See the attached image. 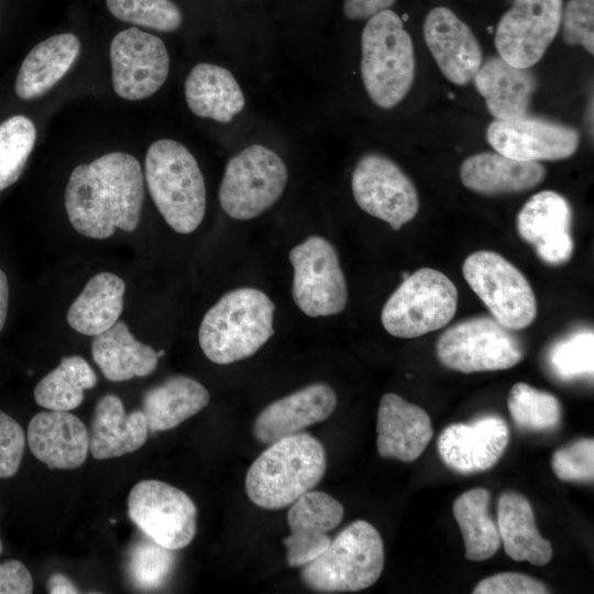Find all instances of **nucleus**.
<instances>
[{"instance_id": "f257e3e1", "label": "nucleus", "mask_w": 594, "mask_h": 594, "mask_svg": "<svg viewBox=\"0 0 594 594\" xmlns=\"http://www.w3.org/2000/svg\"><path fill=\"white\" fill-rule=\"evenodd\" d=\"M143 199L140 163L131 154L112 152L73 169L64 202L78 233L103 240L116 229L133 232L138 228Z\"/></svg>"}, {"instance_id": "f03ea898", "label": "nucleus", "mask_w": 594, "mask_h": 594, "mask_svg": "<svg viewBox=\"0 0 594 594\" xmlns=\"http://www.w3.org/2000/svg\"><path fill=\"white\" fill-rule=\"evenodd\" d=\"M327 455L322 443L298 432L270 443L245 476L250 501L264 509H280L314 490L322 480Z\"/></svg>"}, {"instance_id": "7ed1b4c3", "label": "nucleus", "mask_w": 594, "mask_h": 594, "mask_svg": "<svg viewBox=\"0 0 594 594\" xmlns=\"http://www.w3.org/2000/svg\"><path fill=\"white\" fill-rule=\"evenodd\" d=\"M274 302L258 289L227 293L201 320L198 340L204 354L221 365L253 355L274 334Z\"/></svg>"}, {"instance_id": "20e7f679", "label": "nucleus", "mask_w": 594, "mask_h": 594, "mask_svg": "<svg viewBox=\"0 0 594 594\" xmlns=\"http://www.w3.org/2000/svg\"><path fill=\"white\" fill-rule=\"evenodd\" d=\"M145 179L166 223L177 233L194 232L206 213V185L194 155L170 139L152 143L145 155Z\"/></svg>"}, {"instance_id": "39448f33", "label": "nucleus", "mask_w": 594, "mask_h": 594, "mask_svg": "<svg viewBox=\"0 0 594 594\" xmlns=\"http://www.w3.org/2000/svg\"><path fill=\"white\" fill-rule=\"evenodd\" d=\"M361 76L367 95L382 109L397 106L415 79V53L400 16L391 9L369 18L361 36Z\"/></svg>"}, {"instance_id": "423d86ee", "label": "nucleus", "mask_w": 594, "mask_h": 594, "mask_svg": "<svg viewBox=\"0 0 594 594\" xmlns=\"http://www.w3.org/2000/svg\"><path fill=\"white\" fill-rule=\"evenodd\" d=\"M384 561L380 532L360 519L342 529L321 554L302 565L300 579L317 593L358 592L380 579Z\"/></svg>"}, {"instance_id": "0eeeda50", "label": "nucleus", "mask_w": 594, "mask_h": 594, "mask_svg": "<svg viewBox=\"0 0 594 594\" xmlns=\"http://www.w3.org/2000/svg\"><path fill=\"white\" fill-rule=\"evenodd\" d=\"M457 307L453 282L438 270L422 267L404 278L389 296L381 320L389 334L413 339L447 326Z\"/></svg>"}, {"instance_id": "6e6552de", "label": "nucleus", "mask_w": 594, "mask_h": 594, "mask_svg": "<svg viewBox=\"0 0 594 594\" xmlns=\"http://www.w3.org/2000/svg\"><path fill=\"white\" fill-rule=\"evenodd\" d=\"M288 180L284 161L272 150L253 144L229 160L219 188L223 211L250 220L271 208Z\"/></svg>"}, {"instance_id": "1a4fd4ad", "label": "nucleus", "mask_w": 594, "mask_h": 594, "mask_svg": "<svg viewBox=\"0 0 594 594\" xmlns=\"http://www.w3.org/2000/svg\"><path fill=\"white\" fill-rule=\"evenodd\" d=\"M436 352L442 365L462 373L507 370L524 356L513 330L492 316L472 317L451 326L440 336Z\"/></svg>"}, {"instance_id": "9d476101", "label": "nucleus", "mask_w": 594, "mask_h": 594, "mask_svg": "<svg viewBox=\"0 0 594 594\" xmlns=\"http://www.w3.org/2000/svg\"><path fill=\"white\" fill-rule=\"evenodd\" d=\"M462 272L499 323L512 330L532 323L537 315L535 293L525 275L504 256L486 250L473 252L465 258Z\"/></svg>"}, {"instance_id": "9b49d317", "label": "nucleus", "mask_w": 594, "mask_h": 594, "mask_svg": "<svg viewBox=\"0 0 594 594\" xmlns=\"http://www.w3.org/2000/svg\"><path fill=\"white\" fill-rule=\"evenodd\" d=\"M294 268L293 299L309 317H327L344 310L348 286L333 244L311 235L288 254Z\"/></svg>"}, {"instance_id": "f8f14e48", "label": "nucleus", "mask_w": 594, "mask_h": 594, "mask_svg": "<svg viewBox=\"0 0 594 594\" xmlns=\"http://www.w3.org/2000/svg\"><path fill=\"white\" fill-rule=\"evenodd\" d=\"M128 513L146 537L164 548L180 550L196 536V505L185 492L168 483L138 482L128 496Z\"/></svg>"}, {"instance_id": "ddd939ff", "label": "nucleus", "mask_w": 594, "mask_h": 594, "mask_svg": "<svg viewBox=\"0 0 594 594\" xmlns=\"http://www.w3.org/2000/svg\"><path fill=\"white\" fill-rule=\"evenodd\" d=\"M352 193L366 213L399 230L419 210V197L411 179L391 158L369 153L362 156L352 174Z\"/></svg>"}, {"instance_id": "4468645a", "label": "nucleus", "mask_w": 594, "mask_h": 594, "mask_svg": "<svg viewBox=\"0 0 594 594\" xmlns=\"http://www.w3.org/2000/svg\"><path fill=\"white\" fill-rule=\"evenodd\" d=\"M563 0H514L496 28L499 57L520 68L536 65L560 30Z\"/></svg>"}, {"instance_id": "2eb2a0df", "label": "nucleus", "mask_w": 594, "mask_h": 594, "mask_svg": "<svg viewBox=\"0 0 594 594\" xmlns=\"http://www.w3.org/2000/svg\"><path fill=\"white\" fill-rule=\"evenodd\" d=\"M112 86L127 100L152 96L165 82L169 55L156 35L130 28L119 32L110 45Z\"/></svg>"}, {"instance_id": "dca6fc26", "label": "nucleus", "mask_w": 594, "mask_h": 594, "mask_svg": "<svg viewBox=\"0 0 594 594\" xmlns=\"http://www.w3.org/2000/svg\"><path fill=\"white\" fill-rule=\"evenodd\" d=\"M486 139L499 154L518 161H559L571 157L580 144L579 132L569 125L530 117L494 120Z\"/></svg>"}, {"instance_id": "f3484780", "label": "nucleus", "mask_w": 594, "mask_h": 594, "mask_svg": "<svg viewBox=\"0 0 594 594\" xmlns=\"http://www.w3.org/2000/svg\"><path fill=\"white\" fill-rule=\"evenodd\" d=\"M509 442V429L497 416L481 417L471 424H452L438 439L444 464L460 473L474 474L493 468Z\"/></svg>"}, {"instance_id": "a211bd4d", "label": "nucleus", "mask_w": 594, "mask_h": 594, "mask_svg": "<svg viewBox=\"0 0 594 594\" xmlns=\"http://www.w3.org/2000/svg\"><path fill=\"white\" fill-rule=\"evenodd\" d=\"M426 44L451 82H471L483 63L481 45L471 28L446 7H436L424 22Z\"/></svg>"}, {"instance_id": "6ab92c4d", "label": "nucleus", "mask_w": 594, "mask_h": 594, "mask_svg": "<svg viewBox=\"0 0 594 594\" xmlns=\"http://www.w3.org/2000/svg\"><path fill=\"white\" fill-rule=\"evenodd\" d=\"M342 504L321 491H309L296 499L287 513L290 534L283 540L289 566L307 564L329 546L328 532L343 518Z\"/></svg>"}, {"instance_id": "aec40b11", "label": "nucleus", "mask_w": 594, "mask_h": 594, "mask_svg": "<svg viewBox=\"0 0 594 594\" xmlns=\"http://www.w3.org/2000/svg\"><path fill=\"white\" fill-rule=\"evenodd\" d=\"M337 394L326 383H314L268 404L255 418V439L270 444L329 418L337 407Z\"/></svg>"}, {"instance_id": "412c9836", "label": "nucleus", "mask_w": 594, "mask_h": 594, "mask_svg": "<svg viewBox=\"0 0 594 594\" xmlns=\"http://www.w3.org/2000/svg\"><path fill=\"white\" fill-rule=\"evenodd\" d=\"M26 438L33 455L52 470L77 469L89 452V431L69 411L37 413L28 426Z\"/></svg>"}, {"instance_id": "4be33fe9", "label": "nucleus", "mask_w": 594, "mask_h": 594, "mask_svg": "<svg viewBox=\"0 0 594 594\" xmlns=\"http://www.w3.org/2000/svg\"><path fill=\"white\" fill-rule=\"evenodd\" d=\"M376 433V448L382 458L411 462L422 454L433 430L425 409L387 393L377 409Z\"/></svg>"}, {"instance_id": "5701e85b", "label": "nucleus", "mask_w": 594, "mask_h": 594, "mask_svg": "<svg viewBox=\"0 0 594 594\" xmlns=\"http://www.w3.org/2000/svg\"><path fill=\"white\" fill-rule=\"evenodd\" d=\"M473 81L496 120L528 114L537 88V79L530 68L516 67L499 56H493L482 63Z\"/></svg>"}, {"instance_id": "b1692460", "label": "nucleus", "mask_w": 594, "mask_h": 594, "mask_svg": "<svg viewBox=\"0 0 594 594\" xmlns=\"http://www.w3.org/2000/svg\"><path fill=\"white\" fill-rule=\"evenodd\" d=\"M148 427L142 410L125 413L122 400L107 394L95 408L89 431V451L97 460L131 453L146 441Z\"/></svg>"}, {"instance_id": "393cba45", "label": "nucleus", "mask_w": 594, "mask_h": 594, "mask_svg": "<svg viewBox=\"0 0 594 594\" xmlns=\"http://www.w3.org/2000/svg\"><path fill=\"white\" fill-rule=\"evenodd\" d=\"M544 176L546 168L539 162L518 161L497 152L472 155L460 168V178L466 188L490 196L529 190Z\"/></svg>"}, {"instance_id": "a878e982", "label": "nucleus", "mask_w": 594, "mask_h": 594, "mask_svg": "<svg viewBox=\"0 0 594 594\" xmlns=\"http://www.w3.org/2000/svg\"><path fill=\"white\" fill-rule=\"evenodd\" d=\"M185 97L190 111L200 118L229 123L245 106L234 76L227 68L200 63L185 80Z\"/></svg>"}, {"instance_id": "bb28decb", "label": "nucleus", "mask_w": 594, "mask_h": 594, "mask_svg": "<svg viewBox=\"0 0 594 594\" xmlns=\"http://www.w3.org/2000/svg\"><path fill=\"white\" fill-rule=\"evenodd\" d=\"M497 527L505 553L515 561L546 565L552 558V546L539 532L529 501L516 492L498 498Z\"/></svg>"}, {"instance_id": "cd10ccee", "label": "nucleus", "mask_w": 594, "mask_h": 594, "mask_svg": "<svg viewBox=\"0 0 594 594\" xmlns=\"http://www.w3.org/2000/svg\"><path fill=\"white\" fill-rule=\"evenodd\" d=\"M79 53L80 41L73 33L53 35L36 44L18 73L16 96L31 100L47 92L66 75Z\"/></svg>"}, {"instance_id": "c85d7f7f", "label": "nucleus", "mask_w": 594, "mask_h": 594, "mask_svg": "<svg viewBox=\"0 0 594 594\" xmlns=\"http://www.w3.org/2000/svg\"><path fill=\"white\" fill-rule=\"evenodd\" d=\"M91 355L111 382L146 376L156 369L160 359L153 348L135 339L127 323L120 320L94 337Z\"/></svg>"}, {"instance_id": "c756f323", "label": "nucleus", "mask_w": 594, "mask_h": 594, "mask_svg": "<svg viewBox=\"0 0 594 594\" xmlns=\"http://www.w3.org/2000/svg\"><path fill=\"white\" fill-rule=\"evenodd\" d=\"M210 395L198 381L176 375L147 389L142 398V411L148 430L166 431L201 411Z\"/></svg>"}, {"instance_id": "7c9ffc66", "label": "nucleus", "mask_w": 594, "mask_h": 594, "mask_svg": "<svg viewBox=\"0 0 594 594\" xmlns=\"http://www.w3.org/2000/svg\"><path fill=\"white\" fill-rule=\"evenodd\" d=\"M125 283L110 272L92 276L67 311L68 324L78 333L95 337L118 320L123 309Z\"/></svg>"}, {"instance_id": "2f4dec72", "label": "nucleus", "mask_w": 594, "mask_h": 594, "mask_svg": "<svg viewBox=\"0 0 594 594\" xmlns=\"http://www.w3.org/2000/svg\"><path fill=\"white\" fill-rule=\"evenodd\" d=\"M491 493L476 487L461 494L453 504V515L460 527L470 561H485L501 547L497 522L490 514Z\"/></svg>"}, {"instance_id": "473e14b6", "label": "nucleus", "mask_w": 594, "mask_h": 594, "mask_svg": "<svg viewBox=\"0 0 594 594\" xmlns=\"http://www.w3.org/2000/svg\"><path fill=\"white\" fill-rule=\"evenodd\" d=\"M97 382L95 371L84 358L65 356L37 383L34 399L45 409L70 411L84 402V392L94 388Z\"/></svg>"}, {"instance_id": "72a5a7b5", "label": "nucleus", "mask_w": 594, "mask_h": 594, "mask_svg": "<svg viewBox=\"0 0 594 594\" xmlns=\"http://www.w3.org/2000/svg\"><path fill=\"white\" fill-rule=\"evenodd\" d=\"M572 209L560 194L543 190L531 196L517 216V231L522 240L536 245L547 239L571 233Z\"/></svg>"}, {"instance_id": "f704fd0d", "label": "nucleus", "mask_w": 594, "mask_h": 594, "mask_svg": "<svg viewBox=\"0 0 594 594\" xmlns=\"http://www.w3.org/2000/svg\"><path fill=\"white\" fill-rule=\"evenodd\" d=\"M507 406L515 425L527 431L554 429L562 418V407L554 395L522 382L510 388Z\"/></svg>"}, {"instance_id": "c9c22d12", "label": "nucleus", "mask_w": 594, "mask_h": 594, "mask_svg": "<svg viewBox=\"0 0 594 594\" xmlns=\"http://www.w3.org/2000/svg\"><path fill=\"white\" fill-rule=\"evenodd\" d=\"M35 140L36 128L24 116H13L0 123V191L20 178Z\"/></svg>"}, {"instance_id": "e433bc0d", "label": "nucleus", "mask_w": 594, "mask_h": 594, "mask_svg": "<svg viewBox=\"0 0 594 594\" xmlns=\"http://www.w3.org/2000/svg\"><path fill=\"white\" fill-rule=\"evenodd\" d=\"M110 13L123 22L156 30L176 31L183 12L172 0H106Z\"/></svg>"}, {"instance_id": "4c0bfd02", "label": "nucleus", "mask_w": 594, "mask_h": 594, "mask_svg": "<svg viewBox=\"0 0 594 594\" xmlns=\"http://www.w3.org/2000/svg\"><path fill=\"white\" fill-rule=\"evenodd\" d=\"M174 563V550L164 548L145 536L131 551L128 572L134 586L153 590L167 581Z\"/></svg>"}, {"instance_id": "58836bf2", "label": "nucleus", "mask_w": 594, "mask_h": 594, "mask_svg": "<svg viewBox=\"0 0 594 594\" xmlns=\"http://www.w3.org/2000/svg\"><path fill=\"white\" fill-rule=\"evenodd\" d=\"M594 336L592 330L578 331L557 342L549 352L553 373L572 381L593 375Z\"/></svg>"}, {"instance_id": "ea45409f", "label": "nucleus", "mask_w": 594, "mask_h": 594, "mask_svg": "<svg viewBox=\"0 0 594 594\" xmlns=\"http://www.w3.org/2000/svg\"><path fill=\"white\" fill-rule=\"evenodd\" d=\"M556 476L564 482H593L594 441L579 439L557 450L551 460Z\"/></svg>"}, {"instance_id": "a19ab883", "label": "nucleus", "mask_w": 594, "mask_h": 594, "mask_svg": "<svg viewBox=\"0 0 594 594\" xmlns=\"http://www.w3.org/2000/svg\"><path fill=\"white\" fill-rule=\"evenodd\" d=\"M563 41L594 54V0H569L562 10Z\"/></svg>"}, {"instance_id": "79ce46f5", "label": "nucleus", "mask_w": 594, "mask_h": 594, "mask_svg": "<svg viewBox=\"0 0 594 594\" xmlns=\"http://www.w3.org/2000/svg\"><path fill=\"white\" fill-rule=\"evenodd\" d=\"M24 448V430L12 417L0 410V479L15 475Z\"/></svg>"}, {"instance_id": "37998d69", "label": "nucleus", "mask_w": 594, "mask_h": 594, "mask_svg": "<svg viewBox=\"0 0 594 594\" xmlns=\"http://www.w3.org/2000/svg\"><path fill=\"white\" fill-rule=\"evenodd\" d=\"M474 594H546L548 587L535 578L517 572L494 574L479 582Z\"/></svg>"}, {"instance_id": "c03bdc74", "label": "nucleus", "mask_w": 594, "mask_h": 594, "mask_svg": "<svg viewBox=\"0 0 594 594\" xmlns=\"http://www.w3.org/2000/svg\"><path fill=\"white\" fill-rule=\"evenodd\" d=\"M32 592L31 572L21 561L0 562V594H30Z\"/></svg>"}, {"instance_id": "a18cd8bd", "label": "nucleus", "mask_w": 594, "mask_h": 594, "mask_svg": "<svg viewBox=\"0 0 594 594\" xmlns=\"http://www.w3.org/2000/svg\"><path fill=\"white\" fill-rule=\"evenodd\" d=\"M537 255L546 263L559 265L568 262L573 253L571 233L552 237L535 245Z\"/></svg>"}, {"instance_id": "49530a36", "label": "nucleus", "mask_w": 594, "mask_h": 594, "mask_svg": "<svg viewBox=\"0 0 594 594\" xmlns=\"http://www.w3.org/2000/svg\"><path fill=\"white\" fill-rule=\"evenodd\" d=\"M396 0H343V12L349 20H364L389 9Z\"/></svg>"}, {"instance_id": "de8ad7c7", "label": "nucleus", "mask_w": 594, "mask_h": 594, "mask_svg": "<svg viewBox=\"0 0 594 594\" xmlns=\"http://www.w3.org/2000/svg\"><path fill=\"white\" fill-rule=\"evenodd\" d=\"M47 586L52 594H70L79 592L76 585L62 573L53 574L48 579Z\"/></svg>"}, {"instance_id": "09e8293b", "label": "nucleus", "mask_w": 594, "mask_h": 594, "mask_svg": "<svg viewBox=\"0 0 594 594\" xmlns=\"http://www.w3.org/2000/svg\"><path fill=\"white\" fill-rule=\"evenodd\" d=\"M9 304V284L6 273L0 268V332L4 327Z\"/></svg>"}, {"instance_id": "8fccbe9b", "label": "nucleus", "mask_w": 594, "mask_h": 594, "mask_svg": "<svg viewBox=\"0 0 594 594\" xmlns=\"http://www.w3.org/2000/svg\"><path fill=\"white\" fill-rule=\"evenodd\" d=\"M1 551H2V541L0 539V553H1Z\"/></svg>"}]
</instances>
